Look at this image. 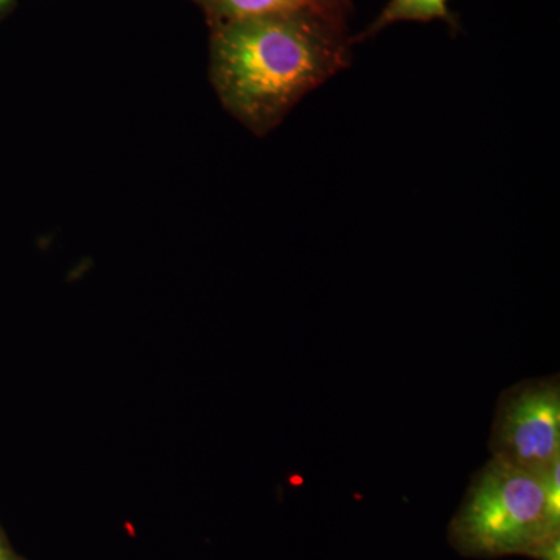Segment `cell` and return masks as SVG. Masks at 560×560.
<instances>
[{
	"label": "cell",
	"instance_id": "obj_1",
	"mask_svg": "<svg viewBox=\"0 0 560 560\" xmlns=\"http://www.w3.org/2000/svg\"><path fill=\"white\" fill-rule=\"evenodd\" d=\"M346 22L312 11L210 24L209 73L228 113L267 136L291 109L350 65Z\"/></svg>",
	"mask_w": 560,
	"mask_h": 560
},
{
	"label": "cell",
	"instance_id": "obj_2",
	"mask_svg": "<svg viewBox=\"0 0 560 560\" xmlns=\"http://www.w3.org/2000/svg\"><path fill=\"white\" fill-rule=\"evenodd\" d=\"M559 536L560 515L551 510L545 477L497 458L471 477L448 526L452 547L469 558H530Z\"/></svg>",
	"mask_w": 560,
	"mask_h": 560
},
{
	"label": "cell",
	"instance_id": "obj_3",
	"mask_svg": "<svg viewBox=\"0 0 560 560\" xmlns=\"http://www.w3.org/2000/svg\"><path fill=\"white\" fill-rule=\"evenodd\" d=\"M489 448L492 458L540 477L560 463L559 375L515 383L501 393Z\"/></svg>",
	"mask_w": 560,
	"mask_h": 560
},
{
	"label": "cell",
	"instance_id": "obj_4",
	"mask_svg": "<svg viewBox=\"0 0 560 560\" xmlns=\"http://www.w3.org/2000/svg\"><path fill=\"white\" fill-rule=\"evenodd\" d=\"M208 18L209 25L217 22L242 20L260 14L312 11L330 20L346 22L352 10V0H190Z\"/></svg>",
	"mask_w": 560,
	"mask_h": 560
},
{
	"label": "cell",
	"instance_id": "obj_5",
	"mask_svg": "<svg viewBox=\"0 0 560 560\" xmlns=\"http://www.w3.org/2000/svg\"><path fill=\"white\" fill-rule=\"evenodd\" d=\"M431 21H444L456 25L455 18L448 10V0H389L370 27L361 32L359 38H352V44L370 39L397 22Z\"/></svg>",
	"mask_w": 560,
	"mask_h": 560
},
{
	"label": "cell",
	"instance_id": "obj_6",
	"mask_svg": "<svg viewBox=\"0 0 560 560\" xmlns=\"http://www.w3.org/2000/svg\"><path fill=\"white\" fill-rule=\"evenodd\" d=\"M530 558L536 560H560V536L541 544L540 547L530 555Z\"/></svg>",
	"mask_w": 560,
	"mask_h": 560
},
{
	"label": "cell",
	"instance_id": "obj_7",
	"mask_svg": "<svg viewBox=\"0 0 560 560\" xmlns=\"http://www.w3.org/2000/svg\"><path fill=\"white\" fill-rule=\"evenodd\" d=\"M0 560H22L16 552L11 550L10 545L3 539L2 534H0Z\"/></svg>",
	"mask_w": 560,
	"mask_h": 560
},
{
	"label": "cell",
	"instance_id": "obj_8",
	"mask_svg": "<svg viewBox=\"0 0 560 560\" xmlns=\"http://www.w3.org/2000/svg\"><path fill=\"white\" fill-rule=\"evenodd\" d=\"M14 2H16V0H0V18L13 9Z\"/></svg>",
	"mask_w": 560,
	"mask_h": 560
}]
</instances>
